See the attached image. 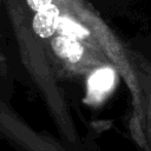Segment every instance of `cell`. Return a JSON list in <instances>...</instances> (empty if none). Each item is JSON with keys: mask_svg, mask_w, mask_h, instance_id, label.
Masks as SVG:
<instances>
[{"mask_svg": "<svg viewBox=\"0 0 151 151\" xmlns=\"http://www.w3.org/2000/svg\"><path fill=\"white\" fill-rule=\"evenodd\" d=\"M136 73L143 93L144 131L149 149L151 151V61L138 53L131 54Z\"/></svg>", "mask_w": 151, "mask_h": 151, "instance_id": "6da1fadb", "label": "cell"}, {"mask_svg": "<svg viewBox=\"0 0 151 151\" xmlns=\"http://www.w3.org/2000/svg\"><path fill=\"white\" fill-rule=\"evenodd\" d=\"M52 47L60 58L71 63H78L85 53V48L78 39L66 34H60L53 38Z\"/></svg>", "mask_w": 151, "mask_h": 151, "instance_id": "3957f363", "label": "cell"}, {"mask_svg": "<svg viewBox=\"0 0 151 151\" xmlns=\"http://www.w3.org/2000/svg\"><path fill=\"white\" fill-rule=\"evenodd\" d=\"M59 21L60 11L55 5L51 4L47 7L35 12L32 26L37 35L41 38H50L57 31Z\"/></svg>", "mask_w": 151, "mask_h": 151, "instance_id": "7a4b0ae2", "label": "cell"}, {"mask_svg": "<svg viewBox=\"0 0 151 151\" xmlns=\"http://www.w3.org/2000/svg\"><path fill=\"white\" fill-rule=\"evenodd\" d=\"M59 26L63 31V34L71 35V37H74V38H84L85 35L88 34V32L85 28H83L79 24L74 22L73 20H71L68 18H60Z\"/></svg>", "mask_w": 151, "mask_h": 151, "instance_id": "277c9868", "label": "cell"}, {"mask_svg": "<svg viewBox=\"0 0 151 151\" xmlns=\"http://www.w3.org/2000/svg\"><path fill=\"white\" fill-rule=\"evenodd\" d=\"M26 1H27V5L29 6V8L38 12V11L47 7L48 5H51L53 0H26Z\"/></svg>", "mask_w": 151, "mask_h": 151, "instance_id": "5b68a950", "label": "cell"}]
</instances>
